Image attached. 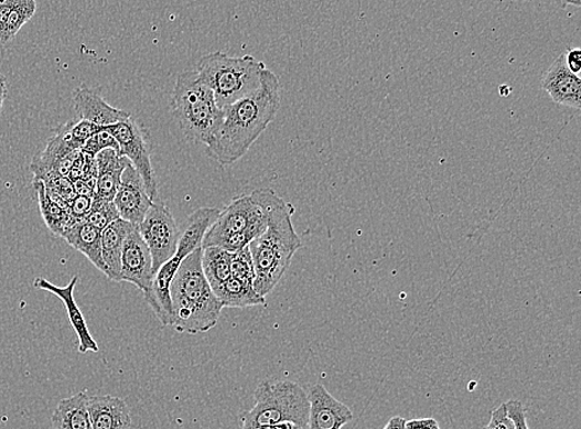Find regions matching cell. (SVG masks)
Listing matches in <instances>:
<instances>
[{
    "label": "cell",
    "instance_id": "74e56055",
    "mask_svg": "<svg viewBox=\"0 0 581 429\" xmlns=\"http://www.w3.org/2000/svg\"><path fill=\"white\" fill-rule=\"evenodd\" d=\"M553 2L562 9H566L568 6L580 7L581 0H553Z\"/></svg>",
    "mask_w": 581,
    "mask_h": 429
},
{
    "label": "cell",
    "instance_id": "83f0119b",
    "mask_svg": "<svg viewBox=\"0 0 581 429\" xmlns=\"http://www.w3.org/2000/svg\"><path fill=\"white\" fill-rule=\"evenodd\" d=\"M69 142L79 151L89 138L103 131V127H99L93 122L79 119L78 122H68L65 125Z\"/></svg>",
    "mask_w": 581,
    "mask_h": 429
},
{
    "label": "cell",
    "instance_id": "5bb4252c",
    "mask_svg": "<svg viewBox=\"0 0 581 429\" xmlns=\"http://www.w3.org/2000/svg\"><path fill=\"white\" fill-rule=\"evenodd\" d=\"M77 282L78 276L73 277L72 281H69V283L65 287H57L56 285L50 283L45 278H36L34 281V287L37 289H43V291L53 293L54 296L62 299L66 308L69 323H72L78 337V352L82 354H86L88 352L98 353L99 347L92 333H89L85 317L82 311H79V308L75 301L74 292Z\"/></svg>",
    "mask_w": 581,
    "mask_h": 429
},
{
    "label": "cell",
    "instance_id": "d590c367",
    "mask_svg": "<svg viewBox=\"0 0 581 429\" xmlns=\"http://www.w3.org/2000/svg\"><path fill=\"white\" fill-rule=\"evenodd\" d=\"M406 429H442L434 418H419L406 422Z\"/></svg>",
    "mask_w": 581,
    "mask_h": 429
},
{
    "label": "cell",
    "instance_id": "2e32d148",
    "mask_svg": "<svg viewBox=\"0 0 581 429\" xmlns=\"http://www.w3.org/2000/svg\"><path fill=\"white\" fill-rule=\"evenodd\" d=\"M74 107L79 119H85V121L103 128L126 121L130 117L123 109L107 104L101 95L88 87L76 89Z\"/></svg>",
    "mask_w": 581,
    "mask_h": 429
},
{
    "label": "cell",
    "instance_id": "f546056e",
    "mask_svg": "<svg viewBox=\"0 0 581 429\" xmlns=\"http://www.w3.org/2000/svg\"><path fill=\"white\" fill-rule=\"evenodd\" d=\"M93 202L94 197L75 195L73 201L68 203L69 216L76 219V222H82V219L86 218L89 211H92Z\"/></svg>",
    "mask_w": 581,
    "mask_h": 429
},
{
    "label": "cell",
    "instance_id": "e575fe53",
    "mask_svg": "<svg viewBox=\"0 0 581 429\" xmlns=\"http://www.w3.org/2000/svg\"><path fill=\"white\" fill-rule=\"evenodd\" d=\"M15 2L17 0H0V39L3 36L9 14L12 12Z\"/></svg>",
    "mask_w": 581,
    "mask_h": 429
},
{
    "label": "cell",
    "instance_id": "d4e9b609",
    "mask_svg": "<svg viewBox=\"0 0 581 429\" xmlns=\"http://www.w3.org/2000/svg\"><path fill=\"white\" fill-rule=\"evenodd\" d=\"M36 12V0H17L10 12L4 33L0 43L8 44L17 36L22 28L32 20Z\"/></svg>",
    "mask_w": 581,
    "mask_h": 429
},
{
    "label": "cell",
    "instance_id": "d6986e66",
    "mask_svg": "<svg viewBox=\"0 0 581 429\" xmlns=\"http://www.w3.org/2000/svg\"><path fill=\"white\" fill-rule=\"evenodd\" d=\"M136 227L126 219L118 218L103 229L101 247L106 276L116 283H120V257L126 238Z\"/></svg>",
    "mask_w": 581,
    "mask_h": 429
},
{
    "label": "cell",
    "instance_id": "8992f818",
    "mask_svg": "<svg viewBox=\"0 0 581 429\" xmlns=\"http://www.w3.org/2000/svg\"><path fill=\"white\" fill-rule=\"evenodd\" d=\"M222 211L215 207H202L190 215L179 229V243L175 254L160 266L150 287L144 294L146 301L163 325L172 326V301H170V285L184 259L192 255L196 248L202 247L203 239Z\"/></svg>",
    "mask_w": 581,
    "mask_h": 429
},
{
    "label": "cell",
    "instance_id": "3957f363",
    "mask_svg": "<svg viewBox=\"0 0 581 429\" xmlns=\"http://www.w3.org/2000/svg\"><path fill=\"white\" fill-rule=\"evenodd\" d=\"M203 247H198L180 265L170 285L172 326L180 334H203L212 331L222 315L223 305L203 271Z\"/></svg>",
    "mask_w": 581,
    "mask_h": 429
},
{
    "label": "cell",
    "instance_id": "484cf974",
    "mask_svg": "<svg viewBox=\"0 0 581 429\" xmlns=\"http://www.w3.org/2000/svg\"><path fill=\"white\" fill-rule=\"evenodd\" d=\"M118 218L120 216L114 202L94 197L92 211H89L85 222L103 232V229Z\"/></svg>",
    "mask_w": 581,
    "mask_h": 429
},
{
    "label": "cell",
    "instance_id": "5b68a950",
    "mask_svg": "<svg viewBox=\"0 0 581 429\" xmlns=\"http://www.w3.org/2000/svg\"><path fill=\"white\" fill-rule=\"evenodd\" d=\"M265 68V63L254 56L235 57L216 52L200 60L196 75L200 83L212 89L217 106L224 111L239 98L255 92Z\"/></svg>",
    "mask_w": 581,
    "mask_h": 429
},
{
    "label": "cell",
    "instance_id": "9a60e30c",
    "mask_svg": "<svg viewBox=\"0 0 581 429\" xmlns=\"http://www.w3.org/2000/svg\"><path fill=\"white\" fill-rule=\"evenodd\" d=\"M542 88L560 106L581 107L580 77L567 67L564 55L558 56L542 78Z\"/></svg>",
    "mask_w": 581,
    "mask_h": 429
},
{
    "label": "cell",
    "instance_id": "4316f807",
    "mask_svg": "<svg viewBox=\"0 0 581 429\" xmlns=\"http://www.w3.org/2000/svg\"><path fill=\"white\" fill-rule=\"evenodd\" d=\"M232 276L240 279V281L254 285L256 272L252 255H250L248 246L232 254Z\"/></svg>",
    "mask_w": 581,
    "mask_h": 429
},
{
    "label": "cell",
    "instance_id": "4fadbf2b",
    "mask_svg": "<svg viewBox=\"0 0 581 429\" xmlns=\"http://www.w3.org/2000/svg\"><path fill=\"white\" fill-rule=\"evenodd\" d=\"M310 410L306 429H342L354 420V414L330 394L325 386L316 384L308 394Z\"/></svg>",
    "mask_w": 581,
    "mask_h": 429
},
{
    "label": "cell",
    "instance_id": "30bf717a",
    "mask_svg": "<svg viewBox=\"0 0 581 429\" xmlns=\"http://www.w3.org/2000/svg\"><path fill=\"white\" fill-rule=\"evenodd\" d=\"M153 259L154 276L160 266L172 257L179 243V227L172 212L162 203H153L138 226Z\"/></svg>",
    "mask_w": 581,
    "mask_h": 429
},
{
    "label": "cell",
    "instance_id": "6da1fadb",
    "mask_svg": "<svg viewBox=\"0 0 581 429\" xmlns=\"http://www.w3.org/2000/svg\"><path fill=\"white\" fill-rule=\"evenodd\" d=\"M279 107V78L265 68L255 92L224 109V121L205 146L206 154L222 165L235 164L275 121Z\"/></svg>",
    "mask_w": 581,
    "mask_h": 429
},
{
    "label": "cell",
    "instance_id": "1f68e13d",
    "mask_svg": "<svg viewBox=\"0 0 581 429\" xmlns=\"http://www.w3.org/2000/svg\"><path fill=\"white\" fill-rule=\"evenodd\" d=\"M485 429H514L513 422L507 417L505 404L499 405L491 415L489 423Z\"/></svg>",
    "mask_w": 581,
    "mask_h": 429
},
{
    "label": "cell",
    "instance_id": "e0dca14e",
    "mask_svg": "<svg viewBox=\"0 0 581 429\" xmlns=\"http://www.w3.org/2000/svg\"><path fill=\"white\" fill-rule=\"evenodd\" d=\"M93 429H130L132 415L122 398L111 395L88 396Z\"/></svg>",
    "mask_w": 581,
    "mask_h": 429
},
{
    "label": "cell",
    "instance_id": "8d00e7d4",
    "mask_svg": "<svg viewBox=\"0 0 581 429\" xmlns=\"http://www.w3.org/2000/svg\"><path fill=\"white\" fill-rule=\"evenodd\" d=\"M406 422L407 420L404 417L395 416L390 418L384 429H406Z\"/></svg>",
    "mask_w": 581,
    "mask_h": 429
},
{
    "label": "cell",
    "instance_id": "4dcf8cb0",
    "mask_svg": "<svg viewBox=\"0 0 581 429\" xmlns=\"http://www.w3.org/2000/svg\"><path fill=\"white\" fill-rule=\"evenodd\" d=\"M506 414L514 429H529L527 423L526 408L523 403L510 400L505 404Z\"/></svg>",
    "mask_w": 581,
    "mask_h": 429
},
{
    "label": "cell",
    "instance_id": "cb8c5ba5",
    "mask_svg": "<svg viewBox=\"0 0 581 429\" xmlns=\"http://www.w3.org/2000/svg\"><path fill=\"white\" fill-rule=\"evenodd\" d=\"M35 189L39 196L40 213L46 223V226L52 229V233L62 236L69 225H73L76 219L69 216L66 208L56 204L52 197L46 194L45 184L42 181H34Z\"/></svg>",
    "mask_w": 581,
    "mask_h": 429
},
{
    "label": "cell",
    "instance_id": "7402d4cb",
    "mask_svg": "<svg viewBox=\"0 0 581 429\" xmlns=\"http://www.w3.org/2000/svg\"><path fill=\"white\" fill-rule=\"evenodd\" d=\"M223 308H247L266 305V297L256 292L254 285L229 277L214 291Z\"/></svg>",
    "mask_w": 581,
    "mask_h": 429
},
{
    "label": "cell",
    "instance_id": "7c38bea8",
    "mask_svg": "<svg viewBox=\"0 0 581 429\" xmlns=\"http://www.w3.org/2000/svg\"><path fill=\"white\" fill-rule=\"evenodd\" d=\"M114 203L120 218L137 227L143 222L154 203L148 195L142 178L132 163L125 169Z\"/></svg>",
    "mask_w": 581,
    "mask_h": 429
},
{
    "label": "cell",
    "instance_id": "9c48e42d",
    "mask_svg": "<svg viewBox=\"0 0 581 429\" xmlns=\"http://www.w3.org/2000/svg\"><path fill=\"white\" fill-rule=\"evenodd\" d=\"M119 144V155L126 157L136 168L146 186L150 199L154 202L158 196V184L150 161V146L143 126H140L132 117L126 121L106 127Z\"/></svg>",
    "mask_w": 581,
    "mask_h": 429
},
{
    "label": "cell",
    "instance_id": "ac0fdd59",
    "mask_svg": "<svg viewBox=\"0 0 581 429\" xmlns=\"http://www.w3.org/2000/svg\"><path fill=\"white\" fill-rule=\"evenodd\" d=\"M97 184L94 197L114 202L120 179L130 163L126 157H120L115 149H105L96 157Z\"/></svg>",
    "mask_w": 581,
    "mask_h": 429
},
{
    "label": "cell",
    "instance_id": "603a6c76",
    "mask_svg": "<svg viewBox=\"0 0 581 429\" xmlns=\"http://www.w3.org/2000/svg\"><path fill=\"white\" fill-rule=\"evenodd\" d=\"M203 271L213 291L232 277V254L217 246L203 248Z\"/></svg>",
    "mask_w": 581,
    "mask_h": 429
},
{
    "label": "cell",
    "instance_id": "ffe728a7",
    "mask_svg": "<svg viewBox=\"0 0 581 429\" xmlns=\"http://www.w3.org/2000/svg\"><path fill=\"white\" fill-rule=\"evenodd\" d=\"M101 229L94 227L82 219L66 228L63 235L65 242L85 255L99 271L106 275V266L103 258Z\"/></svg>",
    "mask_w": 581,
    "mask_h": 429
},
{
    "label": "cell",
    "instance_id": "d6a6232c",
    "mask_svg": "<svg viewBox=\"0 0 581 429\" xmlns=\"http://www.w3.org/2000/svg\"><path fill=\"white\" fill-rule=\"evenodd\" d=\"M74 192L76 195L94 197L96 193L97 176L78 179L74 182Z\"/></svg>",
    "mask_w": 581,
    "mask_h": 429
},
{
    "label": "cell",
    "instance_id": "7a4b0ae2",
    "mask_svg": "<svg viewBox=\"0 0 581 429\" xmlns=\"http://www.w3.org/2000/svg\"><path fill=\"white\" fill-rule=\"evenodd\" d=\"M250 196L267 214L266 232L248 245L256 272L254 287L258 294L266 297L273 292L303 245L293 226L292 204L286 203L272 189H259Z\"/></svg>",
    "mask_w": 581,
    "mask_h": 429
},
{
    "label": "cell",
    "instance_id": "8fae6325",
    "mask_svg": "<svg viewBox=\"0 0 581 429\" xmlns=\"http://www.w3.org/2000/svg\"><path fill=\"white\" fill-rule=\"evenodd\" d=\"M154 278L153 259L138 227L125 242L120 257V283L135 285L143 294L149 292Z\"/></svg>",
    "mask_w": 581,
    "mask_h": 429
},
{
    "label": "cell",
    "instance_id": "ba28073f",
    "mask_svg": "<svg viewBox=\"0 0 581 429\" xmlns=\"http://www.w3.org/2000/svg\"><path fill=\"white\" fill-rule=\"evenodd\" d=\"M267 228V214L252 196L243 195L219 213L209 226L202 247L217 246L233 254L247 247Z\"/></svg>",
    "mask_w": 581,
    "mask_h": 429
},
{
    "label": "cell",
    "instance_id": "44dd1931",
    "mask_svg": "<svg viewBox=\"0 0 581 429\" xmlns=\"http://www.w3.org/2000/svg\"><path fill=\"white\" fill-rule=\"evenodd\" d=\"M52 422L55 429H93L88 412V395L78 393L60 401Z\"/></svg>",
    "mask_w": 581,
    "mask_h": 429
},
{
    "label": "cell",
    "instance_id": "52a82bcc",
    "mask_svg": "<svg viewBox=\"0 0 581 429\" xmlns=\"http://www.w3.org/2000/svg\"><path fill=\"white\" fill-rule=\"evenodd\" d=\"M309 397L302 386L293 382H263L255 392V406L243 417L240 429L294 425L306 429Z\"/></svg>",
    "mask_w": 581,
    "mask_h": 429
},
{
    "label": "cell",
    "instance_id": "ab89813d",
    "mask_svg": "<svg viewBox=\"0 0 581 429\" xmlns=\"http://www.w3.org/2000/svg\"><path fill=\"white\" fill-rule=\"evenodd\" d=\"M0 86H7V78L2 73H0Z\"/></svg>",
    "mask_w": 581,
    "mask_h": 429
},
{
    "label": "cell",
    "instance_id": "f1b7e54d",
    "mask_svg": "<svg viewBox=\"0 0 581 429\" xmlns=\"http://www.w3.org/2000/svg\"><path fill=\"white\" fill-rule=\"evenodd\" d=\"M105 149H115L119 154V144L116 138L104 128L103 131L89 138L79 151L95 158L98 153L105 151Z\"/></svg>",
    "mask_w": 581,
    "mask_h": 429
},
{
    "label": "cell",
    "instance_id": "f35d334b",
    "mask_svg": "<svg viewBox=\"0 0 581 429\" xmlns=\"http://www.w3.org/2000/svg\"><path fill=\"white\" fill-rule=\"evenodd\" d=\"M6 96H7V86H0V115H2V111H3Z\"/></svg>",
    "mask_w": 581,
    "mask_h": 429
},
{
    "label": "cell",
    "instance_id": "836d02e7",
    "mask_svg": "<svg viewBox=\"0 0 581 429\" xmlns=\"http://www.w3.org/2000/svg\"><path fill=\"white\" fill-rule=\"evenodd\" d=\"M566 65L575 75H579L581 69V52L579 49H569L564 55Z\"/></svg>",
    "mask_w": 581,
    "mask_h": 429
},
{
    "label": "cell",
    "instance_id": "277c9868",
    "mask_svg": "<svg viewBox=\"0 0 581 429\" xmlns=\"http://www.w3.org/2000/svg\"><path fill=\"white\" fill-rule=\"evenodd\" d=\"M172 111L185 138L204 146L212 141L224 121V111L217 106L214 93L198 82L196 72L179 75Z\"/></svg>",
    "mask_w": 581,
    "mask_h": 429
}]
</instances>
